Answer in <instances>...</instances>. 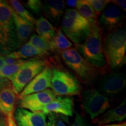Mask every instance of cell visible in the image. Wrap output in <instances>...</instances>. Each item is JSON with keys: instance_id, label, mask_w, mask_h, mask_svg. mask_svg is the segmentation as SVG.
<instances>
[{"instance_id": "6da1fadb", "label": "cell", "mask_w": 126, "mask_h": 126, "mask_svg": "<svg viewBox=\"0 0 126 126\" xmlns=\"http://www.w3.org/2000/svg\"><path fill=\"white\" fill-rule=\"evenodd\" d=\"M90 26L89 36L83 43L75 46V48L83 58L96 67L101 74H105L109 70L103 54V33L98 22Z\"/></svg>"}, {"instance_id": "7a4b0ae2", "label": "cell", "mask_w": 126, "mask_h": 126, "mask_svg": "<svg viewBox=\"0 0 126 126\" xmlns=\"http://www.w3.org/2000/svg\"><path fill=\"white\" fill-rule=\"evenodd\" d=\"M104 57L109 70L120 68L126 63V31L122 27L103 36Z\"/></svg>"}, {"instance_id": "3957f363", "label": "cell", "mask_w": 126, "mask_h": 126, "mask_svg": "<svg viewBox=\"0 0 126 126\" xmlns=\"http://www.w3.org/2000/svg\"><path fill=\"white\" fill-rule=\"evenodd\" d=\"M61 58L68 67L75 72L85 85H92L101 74L100 71L83 58L75 48L60 51Z\"/></svg>"}, {"instance_id": "277c9868", "label": "cell", "mask_w": 126, "mask_h": 126, "mask_svg": "<svg viewBox=\"0 0 126 126\" xmlns=\"http://www.w3.org/2000/svg\"><path fill=\"white\" fill-rule=\"evenodd\" d=\"M61 29L66 37L77 46L85 41L90 33L91 26L77 9L68 8L66 9L63 17Z\"/></svg>"}, {"instance_id": "5b68a950", "label": "cell", "mask_w": 126, "mask_h": 126, "mask_svg": "<svg viewBox=\"0 0 126 126\" xmlns=\"http://www.w3.org/2000/svg\"><path fill=\"white\" fill-rule=\"evenodd\" d=\"M51 88L56 96H74L79 94L81 85L74 75L64 70H52Z\"/></svg>"}, {"instance_id": "8992f818", "label": "cell", "mask_w": 126, "mask_h": 126, "mask_svg": "<svg viewBox=\"0 0 126 126\" xmlns=\"http://www.w3.org/2000/svg\"><path fill=\"white\" fill-rule=\"evenodd\" d=\"M48 63L46 60L35 59L28 60L23 64L12 78V86L16 94H18L28 83L47 67Z\"/></svg>"}, {"instance_id": "52a82bcc", "label": "cell", "mask_w": 126, "mask_h": 126, "mask_svg": "<svg viewBox=\"0 0 126 126\" xmlns=\"http://www.w3.org/2000/svg\"><path fill=\"white\" fill-rule=\"evenodd\" d=\"M81 98L83 109L92 120L103 114L110 107L109 99L96 88L82 91Z\"/></svg>"}, {"instance_id": "ba28073f", "label": "cell", "mask_w": 126, "mask_h": 126, "mask_svg": "<svg viewBox=\"0 0 126 126\" xmlns=\"http://www.w3.org/2000/svg\"><path fill=\"white\" fill-rule=\"evenodd\" d=\"M57 96L52 90L47 89L40 92L34 93L19 98V108L29 111H42L43 109L53 101Z\"/></svg>"}, {"instance_id": "9c48e42d", "label": "cell", "mask_w": 126, "mask_h": 126, "mask_svg": "<svg viewBox=\"0 0 126 126\" xmlns=\"http://www.w3.org/2000/svg\"><path fill=\"white\" fill-rule=\"evenodd\" d=\"M15 37L11 8L6 2L0 1V43L14 42Z\"/></svg>"}, {"instance_id": "30bf717a", "label": "cell", "mask_w": 126, "mask_h": 126, "mask_svg": "<svg viewBox=\"0 0 126 126\" xmlns=\"http://www.w3.org/2000/svg\"><path fill=\"white\" fill-rule=\"evenodd\" d=\"M124 18V14L117 6L110 5L106 8L97 20L102 33H108L122 28Z\"/></svg>"}, {"instance_id": "8fae6325", "label": "cell", "mask_w": 126, "mask_h": 126, "mask_svg": "<svg viewBox=\"0 0 126 126\" xmlns=\"http://www.w3.org/2000/svg\"><path fill=\"white\" fill-rule=\"evenodd\" d=\"M52 69L47 66L40 73L37 75L29 83L26 85L24 89L18 94V98L34 93L40 92L51 88Z\"/></svg>"}, {"instance_id": "7c38bea8", "label": "cell", "mask_w": 126, "mask_h": 126, "mask_svg": "<svg viewBox=\"0 0 126 126\" xmlns=\"http://www.w3.org/2000/svg\"><path fill=\"white\" fill-rule=\"evenodd\" d=\"M126 85V79L124 74L111 72L101 79L99 85V89L103 94L112 96L123 90Z\"/></svg>"}, {"instance_id": "4fadbf2b", "label": "cell", "mask_w": 126, "mask_h": 126, "mask_svg": "<svg viewBox=\"0 0 126 126\" xmlns=\"http://www.w3.org/2000/svg\"><path fill=\"white\" fill-rule=\"evenodd\" d=\"M17 126H47V116L43 111H33L18 108L14 115Z\"/></svg>"}, {"instance_id": "5bb4252c", "label": "cell", "mask_w": 126, "mask_h": 126, "mask_svg": "<svg viewBox=\"0 0 126 126\" xmlns=\"http://www.w3.org/2000/svg\"><path fill=\"white\" fill-rule=\"evenodd\" d=\"M42 111L46 114L54 113L71 117L74 114V100L70 97H56Z\"/></svg>"}, {"instance_id": "9a60e30c", "label": "cell", "mask_w": 126, "mask_h": 126, "mask_svg": "<svg viewBox=\"0 0 126 126\" xmlns=\"http://www.w3.org/2000/svg\"><path fill=\"white\" fill-rule=\"evenodd\" d=\"M126 117V99L119 106L110 109L105 113L92 120V122L99 126L109 124L111 123L120 122Z\"/></svg>"}, {"instance_id": "2e32d148", "label": "cell", "mask_w": 126, "mask_h": 126, "mask_svg": "<svg viewBox=\"0 0 126 126\" xmlns=\"http://www.w3.org/2000/svg\"><path fill=\"white\" fill-rule=\"evenodd\" d=\"M65 2L61 0H50L43 3L42 11L51 22L57 24L64 12Z\"/></svg>"}, {"instance_id": "e0dca14e", "label": "cell", "mask_w": 126, "mask_h": 126, "mask_svg": "<svg viewBox=\"0 0 126 126\" xmlns=\"http://www.w3.org/2000/svg\"><path fill=\"white\" fill-rule=\"evenodd\" d=\"M12 9V8H11ZM12 17L15 27L16 38L18 45L24 43L29 39L34 27L23 19L12 10Z\"/></svg>"}, {"instance_id": "ac0fdd59", "label": "cell", "mask_w": 126, "mask_h": 126, "mask_svg": "<svg viewBox=\"0 0 126 126\" xmlns=\"http://www.w3.org/2000/svg\"><path fill=\"white\" fill-rule=\"evenodd\" d=\"M17 97L12 86L7 87L0 91V111L5 116L14 112Z\"/></svg>"}, {"instance_id": "d6986e66", "label": "cell", "mask_w": 126, "mask_h": 126, "mask_svg": "<svg viewBox=\"0 0 126 126\" xmlns=\"http://www.w3.org/2000/svg\"><path fill=\"white\" fill-rule=\"evenodd\" d=\"M36 31L39 36L47 42H50L56 35L57 29L51 24L45 17L41 16L36 20Z\"/></svg>"}, {"instance_id": "ffe728a7", "label": "cell", "mask_w": 126, "mask_h": 126, "mask_svg": "<svg viewBox=\"0 0 126 126\" xmlns=\"http://www.w3.org/2000/svg\"><path fill=\"white\" fill-rule=\"evenodd\" d=\"M46 55L47 54L35 48L28 42L20 47L19 50L11 52L6 56L14 59L23 60L32 57H40Z\"/></svg>"}, {"instance_id": "44dd1931", "label": "cell", "mask_w": 126, "mask_h": 126, "mask_svg": "<svg viewBox=\"0 0 126 126\" xmlns=\"http://www.w3.org/2000/svg\"><path fill=\"white\" fill-rule=\"evenodd\" d=\"M77 11L89 22L90 26L94 25L97 22V16L96 15L88 0H78L77 5Z\"/></svg>"}, {"instance_id": "7402d4cb", "label": "cell", "mask_w": 126, "mask_h": 126, "mask_svg": "<svg viewBox=\"0 0 126 126\" xmlns=\"http://www.w3.org/2000/svg\"><path fill=\"white\" fill-rule=\"evenodd\" d=\"M53 51L59 50L60 51L68 50L73 47L74 45L67 38L63 32L61 28L57 31L56 34L54 38L50 42Z\"/></svg>"}, {"instance_id": "603a6c76", "label": "cell", "mask_w": 126, "mask_h": 126, "mask_svg": "<svg viewBox=\"0 0 126 126\" xmlns=\"http://www.w3.org/2000/svg\"><path fill=\"white\" fill-rule=\"evenodd\" d=\"M6 2L17 15L34 27L36 20L32 14H31L25 8L24 6L20 2V1L17 0H11V1H6Z\"/></svg>"}, {"instance_id": "cb8c5ba5", "label": "cell", "mask_w": 126, "mask_h": 126, "mask_svg": "<svg viewBox=\"0 0 126 126\" xmlns=\"http://www.w3.org/2000/svg\"><path fill=\"white\" fill-rule=\"evenodd\" d=\"M28 42L35 48L47 55L49 54L50 52L54 51L50 42H47L37 34H34L32 35Z\"/></svg>"}, {"instance_id": "d4e9b609", "label": "cell", "mask_w": 126, "mask_h": 126, "mask_svg": "<svg viewBox=\"0 0 126 126\" xmlns=\"http://www.w3.org/2000/svg\"><path fill=\"white\" fill-rule=\"evenodd\" d=\"M47 126H70L68 117L64 115L50 113L46 114Z\"/></svg>"}, {"instance_id": "484cf974", "label": "cell", "mask_w": 126, "mask_h": 126, "mask_svg": "<svg viewBox=\"0 0 126 126\" xmlns=\"http://www.w3.org/2000/svg\"><path fill=\"white\" fill-rule=\"evenodd\" d=\"M27 61L28 60H24L20 63L4 65L0 70V75H2L5 78H7L11 82L14 75L21 68L23 64L27 62Z\"/></svg>"}, {"instance_id": "4316f807", "label": "cell", "mask_w": 126, "mask_h": 126, "mask_svg": "<svg viewBox=\"0 0 126 126\" xmlns=\"http://www.w3.org/2000/svg\"><path fill=\"white\" fill-rule=\"evenodd\" d=\"M88 2L91 5L96 15L99 16L106 9L111 1L109 0H88Z\"/></svg>"}, {"instance_id": "83f0119b", "label": "cell", "mask_w": 126, "mask_h": 126, "mask_svg": "<svg viewBox=\"0 0 126 126\" xmlns=\"http://www.w3.org/2000/svg\"><path fill=\"white\" fill-rule=\"evenodd\" d=\"M25 6L36 15H39L42 11L43 2L39 0H29L25 3Z\"/></svg>"}, {"instance_id": "f1b7e54d", "label": "cell", "mask_w": 126, "mask_h": 126, "mask_svg": "<svg viewBox=\"0 0 126 126\" xmlns=\"http://www.w3.org/2000/svg\"><path fill=\"white\" fill-rule=\"evenodd\" d=\"M70 126H88L84 119L79 113H76L74 122Z\"/></svg>"}, {"instance_id": "f546056e", "label": "cell", "mask_w": 126, "mask_h": 126, "mask_svg": "<svg viewBox=\"0 0 126 126\" xmlns=\"http://www.w3.org/2000/svg\"><path fill=\"white\" fill-rule=\"evenodd\" d=\"M111 2L116 4L117 7L120 9L122 8L124 11H126V1L125 0H114V1H111Z\"/></svg>"}, {"instance_id": "4dcf8cb0", "label": "cell", "mask_w": 126, "mask_h": 126, "mask_svg": "<svg viewBox=\"0 0 126 126\" xmlns=\"http://www.w3.org/2000/svg\"><path fill=\"white\" fill-rule=\"evenodd\" d=\"M7 126H17L14 119L13 113L7 116Z\"/></svg>"}, {"instance_id": "1f68e13d", "label": "cell", "mask_w": 126, "mask_h": 126, "mask_svg": "<svg viewBox=\"0 0 126 126\" xmlns=\"http://www.w3.org/2000/svg\"><path fill=\"white\" fill-rule=\"evenodd\" d=\"M78 2V0H67V1H65V4H67L68 7L75 8L77 7Z\"/></svg>"}, {"instance_id": "d6a6232c", "label": "cell", "mask_w": 126, "mask_h": 126, "mask_svg": "<svg viewBox=\"0 0 126 126\" xmlns=\"http://www.w3.org/2000/svg\"><path fill=\"white\" fill-rule=\"evenodd\" d=\"M7 120V116H5L3 113L0 111V126Z\"/></svg>"}, {"instance_id": "836d02e7", "label": "cell", "mask_w": 126, "mask_h": 126, "mask_svg": "<svg viewBox=\"0 0 126 126\" xmlns=\"http://www.w3.org/2000/svg\"><path fill=\"white\" fill-rule=\"evenodd\" d=\"M6 65L5 61L4 60V57L0 55V70L4 67V65Z\"/></svg>"}, {"instance_id": "e575fe53", "label": "cell", "mask_w": 126, "mask_h": 126, "mask_svg": "<svg viewBox=\"0 0 126 126\" xmlns=\"http://www.w3.org/2000/svg\"><path fill=\"white\" fill-rule=\"evenodd\" d=\"M122 123L119 124H105V125H102L99 126H120Z\"/></svg>"}, {"instance_id": "d590c367", "label": "cell", "mask_w": 126, "mask_h": 126, "mask_svg": "<svg viewBox=\"0 0 126 126\" xmlns=\"http://www.w3.org/2000/svg\"><path fill=\"white\" fill-rule=\"evenodd\" d=\"M0 126H7V120H6L5 122L2 123L1 124V125Z\"/></svg>"}, {"instance_id": "8d00e7d4", "label": "cell", "mask_w": 126, "mask_h": 126, "mask_svg": "<svg viewBox=\"0 0 126 126\" xmlns=\"http://www.w3.org/2000/svg\"><path fill=\"white\" fill-rule=\"evenodd\" d=\"M120 126H126V122H124V123H122V124H121Z\"/></svg>"}]
</instances>
